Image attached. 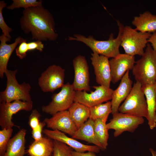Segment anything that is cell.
I'll use <instances>...</instances> for the list:
<instances>
[{
	"mask_svg": "<svg viewBox=\"0 0 156 156\" xmlns=\"http://www.w3.org/2000/svg\"><path fill=\"white\" fill-rule=\"evenodd\" d=\"M20 22L22 30L31 33L32 40L54 41L58 36L52 15L42 6L24 9Z\"/></svg>",
	"mask_w": 156,
	"mask_h": 156,
	"instance_id": "obj_1",
	"label": "cell"
},
{
	"mask_svg": "<svg viewBox=\"0 0 156 156\" xmlns=\"http://www.w3.org/2000/svg\"><path fill=\"white\" fill-rule=\"evenodd\" d=\"M119 32L117 37L114 38L111 34L109 39L106 40H96L92 36L86 37L79 34H75L73 37L69 36L70 40H76L82 42L89 47L93 53L105 56L114 58L120 54L119 47L121 45L122 35L124 26L119 21H117Z\"/></svg>",
	"mask_w": 156,
	"mask_h": 156,
	"instance_id": "obj_2",
	"label": "cell"
},
{
	"mask_svg": "<svg viewBox=\"0 0 156 156\" xmlns=\"http://www.w3.org/2000/svg\"><path fill=\"white\" fill-rule=\"evenodd\" d=\"M132 72L136 81L142 86L154 85L156 83V51L150 44L135 62Z\"/></svg>",
	"mask_w": 156,
	"mask_h": 156,
	"instance_id": "obj_3",
	"label": "cell"
},
{
	"mask_svg": "<svg viewBox=\"0 0 156 156\" xmlns=\"http://www.w3.org/2000/svg\"><path fill=\"white\" fill-rule=\"evenodd\" d=\"M17 70L8 69L5 73L7 79L5 90L0 92V103L11 102L16 100L33 102L30 94L31 87L28 83L19 84L16 77Z\"/></svg>",
	"mask_w": 156,
	"mask_h": 156,
	"instance_id": "obj_4",
	"label": "cell"
},
{
	"mask_svg": "<svg viewBox=\"0 0 156 156\" xmlns=\"http://www.w3.org/2000/svg\"><path fill=\"white\" fill-rule=\"evenodd\" d=\"M118 112L132 116L147 118L148 109L146 100L142 85L138 81L123 103L120 105Z\"/></svg>",
	"mask_w": 156,
	"mask_h": 156,
	"instance_id": "obj_5",
	"label": "cell"
},
{
	"mask_svg": "<svg viewBox=\"0 0 156 156\" xmlns=\"http://www.w3.org/2000/svg\"><path fill=\"white\" fill-rule=\"evenodd\" d=\"M151 35L150 33L138 31L130 26H125L122 34L120 46L126 54L133 56L136 55L142 56Z\"/></svg>",
	"mask_w": 156,
	"mask_h": 156,
	"instance_id": "obj_6",
	"label": "cell"
},
{
	"mask_svg": "<svg viewBox=\"0 0 156 156\" xmlns=\"http://www.w3.org/2000/svg\"><path fill=\"white\" fill-rule=\"evenodd\" d=\"M75 92L72 84L69 82L64 84L58 93L52 96L51 101L48 105L42 106V111L52 115L59 112L67 110L74 102Z\"/></svg>",
	"mask_w": 156,
	"mask_h": 156,
	"instance_id": "obj_7",
	"label": "cell"
},
{
	"mask_svg": "<svg viewBox=\"0 0 156 156\" xmlns=\"http://www.w3.org/2000/svg\"><path fill=\"white\" fill-rule=\"evenodd\" d=\"M64 69L60 66L53 64L42 73L38 83L42 92H53L64 85Z\"/></svg>",
	"mask_w": 156,
	"mask_h": 156,
	"instance_id": "obj_8",
	"label": "cell"
},
{
	"mask_svg": "<svg viewBox=\"0 0 156 156\" xmlns=\"http://www.w3.org/2000/svg\"><path fill=\"white\" fill-rule=\"evenodd\" d=\"M144 121L143 117L118 112L113 114L112 118L106 124V126L109 130H114V136L117 137L125 131L133 132Z\"/></svg>",
	"mask_w": 156,
	"mask_h": 156,
	"instance_id": "obj_9",
	"label": "cell"
},
{
	"mask_svg": "<svg viewBox=\"0 0 156 156\" xmlns=\"http://www.w3.org/2000/svg\"><path fill=\"white\" fill-rule=\"evenodd\" d=\"M93 87L95 90L89 93L85 91H75L74 102L90 108L112 99L114 90L110 88L102 85Z\"/></svg>",
	"mask_w": 156,
	"mask_h": 156,
	"instance_id": "obj_10",
	"label": "cell"
},
{
	"mask_svg": "<svg viewBox=\"0 0 156 156\" xmlns=\"http://www.w3.org/2000/svg\"><path fill=\"white\" fill-rule=\"evenodd\" d=\"M33 107V102L21 100L0 103V126L1 129L12 128L15 126L12 121L13 116L21 110L30 111Z\"/></svg>",
	"mask_w": 156,
	"mask_h": 156,
	"instance_id": "obj_11",
	"label": "cell"
},
{
	"mask_svg": "<svg viewBox=\"0 0 156 156\" xmlns=\"http://www.w3.org/2000/svg\"><path fill=\"white\" fill-rule=\"evenodd\" d=\"M74 77L73 84L75 91L90 90L89 67L85 56L78 55L73 59Z\"/></svg>",
	"mask_w": 156,
	"mask_h": 156,
	"instance_id": "obj_12",
	"label": "cell"
},
{
	"mask_svg": "<svg viewBox=\"0 0 156 156\" xmlns=\"http://www.w3.org/2000/svg\"><path fill=\"white\" fill-rule=\"evenodd\" d=\"M108 58L97 53L91 54L90 59L94 70L96 83L110 88L112 77Z\"/></svg>",
	"mask_w": 156,
	"mask_h": 156,
	"instance_id": "obj_13",
	"label": "cell"
},
{
	"mask_svg": "<svg viewBox=\"0 0 156 156\" xmlns=\"http://www.w3.org/2000/svg\"><path fill=\"white\" fill-rule=\"evenodd\" d=\"M43 121L47 127L59 131L72 137L77 129L68 110L58 112L50 118H45Z\"/></svg>",
	"mask_w": 156,
	"mask_h": 156,
	"instance_id": "obj_14",
	"label": "cell"
},
{
	"mask_svg": "<svg viewBox=\"0 0 156 156\" xmlns=\"http://www.w3.org/2000/svg\"><path fill=\"white\" fill-rule=\"evenodd\" d=\"M112 80L115 83L121 80L126 72L132 70L135 63V57L125 54H119L109 60Z\"/></svg>",
	"mask_w": 156,
	"mask_h": 156,
	"instance_id": "obj_15",
	"label": "cell"
},
{
	"mask_svg": "<svg viewBox=\"0 0 156 156\" xmlns=\"http://www.w3.org/2000/svg\"><path fill=\"white\" fill-rule=\"evenodd\" d=\"M42 133L52 140L65 143L77 152L84 153L86 151H91L98 153L101 150L97 146L83 144L75 139L68 137L64 133L57 130L44 129Z\"/></svg>",
	"mask_w": 156,
	"mask_h": 156,
	"instance_id": "obj_16",
	"label": "cell"
},
{
	"mask_svg": "<svg viewBox=\"0 0 156 156\" xmlns=\"http://www.w3.org/2000/svg\"><path fill=\"white\" fill-rule=\"evenodd\" d=\"M132 81L129 76L128 70L121 80L118 87L114 90L111 101L112 115L118 112V109L121 103L126 99L132 89Z\"/></svg>",
	"mask_w": 156,
	"mask_h": 156,
	"instance_id": "obj_17",
	"label": "cell"
},
{
	"mask_svg": "<svg viewBox=\"0 0 156 156\" xmlns=\"http://www.w3.org/2000/svg\"><path fill=\"white\" fill-rule=\"evenodd\" d=\"M10 39L3 34L0 36V77L1 79L8 69V63L13 51L18 44L25 40L19 36L15 39L13 43L7 44L6 42L10 41Z\"/></svg>",
	"mask_w": 156,
	"mask_h": 156,
	"instance_id": "obj_18",
	"label": "cell"
},
{
	"mask_svg": "<svg viewBox=\"0 0 156 156\" xmlns=\"http://www.w3.org/2000/svg\"><path fill=\"white\" fill-rule=\"evenodd\" d=\"M26 132L25 129H22L10 138L3 156H24Z\"/></svg>",
	"mask_w": 156,
	"mask_h": 156,
	"instance_id": "obj_19",
	"label": "cell"
},
{
	"mask_svg": "<svg viewBox=\"0 0 156 156\" xmlns=\"http://www.w3.org/2000/svg\"><path fill=\"white\" fill-rule=\"evenodd\" d=\"M72 137L75 139L84 140L93 144L99 147L101 150H104L95 135L94 129V121L90 119L89 118L77 129Z\"/></svg>",
	"mask_w": 156,
	"mask_h": 156,
	"instance_id": "obj_20",
	"label": "cell"
},
{
	"mask_svg": "<svg viewBox=\"0 0 156 156\" xmlns=\"http://www.w3.org/2000/svg\"><path fill=\"white\" fill-rule=\"evenodd\" d=\"M147 103L148 115L146 119L150 129L156 127V101L154 85L142 86Z\"/></svg>",
	"mask_w": 156,
	"mask_h": 156,
	"instance_id": "obj_21",
	"label": "cell"
},
{
	"mask_svg": "<svg viewBox=\"0 0 156 156\" xmlns=\"http://www.w3.org/2000/svg\"><path fill=\"white\" fill-rule=\"evenodd\" d=\"M49 137L34 141L27 151L29 156H51L54 150L53 140Z\"/></svg>",
	"mask_w": 156,
	"mask_h": 156,
	"instance_id": "obj_22",
	"label": "cell"
},
{
	"mask_svg": "<svg viewBox=\"0 0 156 156\" xmlns=\"http://www.w3.org/2000/svg\"><path fill=\"white\" fill-rule=\"evenodd\" d=\"M137 31L153 33L156 31V15L146 11L134 17L132 22Z\"/></svg>",
	"mask_w": 156,
	"mask_h": 156,
	"instance_id": "obj_23",
	"label": "cell"
},
{
	"mask_svg": "<svg viewBox=\"0 0 156 156\" xmlns=\"http://www.w3.org/2000/svg\"><path fill=\"white\" fill-rule=\"evenodd\" d=\"M68 110L77 129L89 118V107L78 102H74Z\"/></svg>",
	"mask_w": 156,
	"mask_h": 156,
	"instance_id": "obj_24",
	"label": "cell"
},
{
	"mask_svg": "<svg viewBox=\"0 0 156 156\" xmlns=\"http://www.w3.org/2000/svg\"><path fill=\"white\" fill-rule=\"evenodd\" d=\"M108 117L97 119L94 121V129L97 138L103 146L104 150L108 146L109 138V129L106 126Z\"/></svg>",
	"mask_w": 156,
	"mask_h": 156,
	"instance_id": "obj_25",
	"label": "cell"
},
{
	"mask_svg": "<svg viewBox=\"0 0 156 156\" xmlns=\"http://www.w3.org/2000/svg\"><path fill=\"white\" fill-rule=\"evenodd\" d=\"M89 109V118L94 121L98 119L108 117L112 112L111 103L110 101L90 107Z\"/></svg>",
	"mask_w": 156,
	"mask_h": 156,
	"instance_id": "obj_26",
	"label": "cell"
},
{
	"mask_svg": "<svg viewBox=\"0 0 156 156\" xmlns=\"http://www.w3.org/2000/svg\"><path fill=\"white\" fill-rule=\"evenodd\" d=\"M13 3L8 6L7 8L13 10L20 8L26 9L31 7L41 6L42 5V1L36 0H13Z\"/></svg>",
	"mask_w": 156,
	"mask_h": 156,
	"instance_id": "obj_27",
	"label": "cell"
},
{
	"mask_svg": "<svg viewBox=\"0 0 156 156\" xmlns=\"http://www.w3.org/2000/svg\"><path fill=\"white\" fill-rule=\"evenodd\" d=\"M54 150L53 156H71L73 148L57 140H53Z\"/></svg>",
	"mask_w": 156,
	"mask_h": 156,
	"instance_id": "obj_28",
	"label": "cell"
},
{
	"mask_svg": "<svg viewBox=\"0 0 156 156\" xmlns=\"http://www.w3.org/2000/svg\"><path fill=\"white\" fill-rule=\"evenodd\" d=\"M13 132L12 128H4L0 130V156H3L5 153Z\"/></svg>",
	"mask_w": 156,
	"mask_h": 156,
	"instance_id": "obj_29",
	"label": "cell"
},
{
	"mask_svg": "<svg viewBox=\"0 0 156 156\" xmlns=\"http://www.w3.org/2000/svg\"><path fill=\"white\" fill-rule=\"evenodd\" d=\"M6 6L7 4L4 1H0V27L2 31L3 34L6 37L11 39V37L10 33L12 31V29L7 25L4 21L2 14V10Z\"/></svg>",
	"mask_w": 156,
	"mask_h": 156,
	"instance_id": "obj_30",
	"label": "cell"
},
{
	"mask_svg": "<svg viewBox=\"0 0 156 156\" xmlns=\"http://www.w3.org/2000/svg\"><path fill=\"white\" fill-rule=\"evenodd\" d=\"M41 115L36 109H33L29 117L28 124L32 129L39 125L40 122V118Z\"/></svg>",
	"mask_w": 156,
	"mask_h": 156,
	"instance_id": "obj_31",
	"label": "cell"
},
{
	"mask_svg": "<svg viewBox=\"0 0 156 156\" xmlns=\"http://www.w3.org/2000/svg\"><path fill=\"white\" fill-rule=\"evenodd\" d=\"M26 42L27 40L25 39L15 49L16 55L21 60L26 57L27 53L29 51L27 43Z\"/></svg>",
	"mask_w": 156,
	"mask_h": 156,
	"instance_id": "obj_32",
	"label": "cell"
},
{
	"mask_svg": "<svg viewBox=\"0 0 156 156\" xmlns=\"http://www.w3.org/2000/svg\"><path fill=\"white\" fill-rule=\"evenodd\" d=\"M46 125V124L44 121L40 122L37 127L32 130V136L34 141L40 140L43 137L42 133L43 128Z\"/></svg>",
	"mask_w": 156,
	"mask_h": 156,
	"instance_id": "obj_33",
	"label": "cell"
},
{
	"mask_svg": "<svg viewBox=\"0 0 156 156\" xmlns=\"http://www.w3.org/2000/svg\"><path fill=\"white\" fill-rule=\"evenodd\" d=\"M29 51L37 50L40 52H42L44 49V44L42 41L36 40L27 43Z\"/></svg>",
	"mask_w": 156,
	"mask_h": 156,
	"instance_id": "obj_34",
	"label": "cell"
},
{
	"mask_svg": "<svg viewBox=\"0 0 156 156\" xmlns=\"http://www.w3.org/2000/svg\"><path fill=\"white\" fill-rule=\"evenodd\" d=\"M95 153L88 151L87 153H81L73 151L72 153L71 156H96Z\"/></svg>",
	"mask_w": 156,
	"mask_h": 156,
	"instance_id": "obj_35",
	"label": "cell"
},
{
	"mask_svg": "<svg viewBox=\"0 0 156 156\" xmlns=\"http://www.w3.org/2000/svg\"><path fill=\"white\" fill-rule=\"evenodd\" d=\"M148 41L151 43L153 48L156 51V31L151 34Z\"/></svg>",
	"mask_w": 156,
	"mask_h": 156,
	"instance_id": "obj_36",
	"label": "cell"
},
{
	"mask_svg": "<svg viewBox=\"0 0 156 156\" xmlns=\"http://www.w3.org/2000/svg\"><path fill=\"white\" fill-rule=\"evenodd\" d=\"M149 150L152 156H156V152L155 151L151 148H150Z\"/></svg>",
	"mask_w": 156,
	"mask_h": 156,
	"instance_id": "obj_37",
	"label": "cell"
},
{
	"mask_svg": "<svg viewBox=\"0 0 156 156\" xmlns=\"http://www.w3.org/2000/svg\"><path fill=\"white\" fill-rule=\"evenodd\" d=\"M154 90L155 95L156 101V83L154 84Z\"/></svg>",
	"mask_w": 156,
	"mask_h": 156,
	"instance_id": "obj_38",
	"label": "cell"
}]
</instances>
